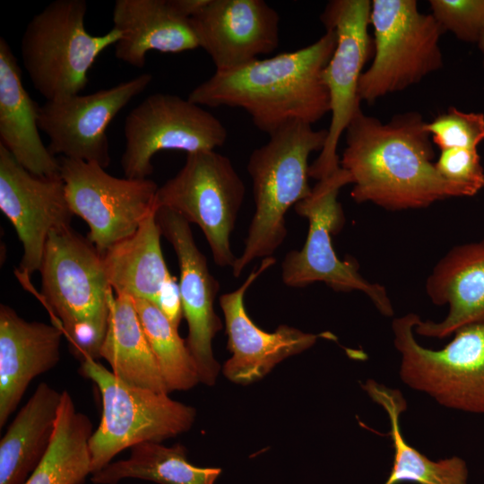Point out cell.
Instances as JSON below:
<instances>
[{"label": "cell", "mask_w": 484, "mask_h": 484, "mask_svg": "<svg viewBox=\"0 0 484 484\" xmlns=\"http://www.w3.org/2000/svg\"><path fill=\"white\" fill-rule=\"evenodd\" d=\"M109 315L100 357L122 382L156 393H169L147 341L133 298L108 296Z\"/></svg>", "instance_id": "cell-25"}, {"label": "cell", "mask_w": 484, "mask_h": 484, "mask_svg": "<svg viewBox=\"0 0 484 484\" xmlns=\"http://www.w3.org/2000/svg\"><path fill=\"white\" fill-rule=\"evenodd\" d=\"M374 58L359 82L360 100L372 103L418 83L443 65V28L415 0L371 1Z\"/></svg>", "instance_id": "cell-8"}, {"label": "cell", "mask_w": 484, "mask_h": 484, "mask_svg": "<svg viewBox=\"0 0 484 484\" xmlns=\"http://www.w3.org/2000/svg\"><path fill=\"white\" fill-rule=\"evenodd\" d=\"M327 134V129L315 130L308 123L290 121L251 152L246 169L253 182L255 212L244 250L231 267L234 277L253 260L272 256L283 243L285 215L311 194L308 158L322 151Z\"/></svg>", "instance_id": "cell-4"}, {"label": "cell", "mask_w": 484, "mask_h": 484, "mask_svg": "<svg viewBox=\"0 0 484 484\" xmlns=\"http://www.w3.org/2000/svg\"><path fill=\"white\" fill-rule=\"evenodd\" d=\"M363 388L371 400L385 411L390 421L393 460L384 484H468L469 471L463 459L452 456L433 461L405 441L400 428V417L407 405L399 391L374 380H367Z\"/></svg>", "instance_id": "cell-26"}, {"label": "cell", "mask_w": 484, "mask_h": 484, "mask_svg": "<svg viewBox=\"0 0 484 484\" xmlns=\"http://www.w3.org/2000/svg\"><path fill=\"white\" fill-rule=\"evenodd\" d=\"M425 128L441 151L477 149L484 141V114L463 112L451 107L433 121L426 123Z\"/></svg>", "instance_id": "cell-30"}, {"label": "cell", "mask_w": 484, "mask_h": 484, "mask_svg": "<svg viewBox=\"0 0 484 484\" xmlns=\"http://www.w3.org/2000/svg\"><path fill=\"white\" fill-rule=\"evenodd\" d=\"M156 220L161 235L172 245L178 261L183 315L188 325L186 345L195 362L200 382L213 385L220 365L213 355L212 341L222 328L214 310L220 284L210 272L206 257L195 245L190 223L163 207L157 209Z\"/></svg>", "instance_id": "cell-16"}, {"label": "cell", "mask_w": 484, "mask_h": 484, "mask_svg": "<svg viewBox=\"0 0 484 484\" xmlns=\"http://www.w3.org/2000/svg\"><path fill=\"white\" fill-rule=\"evenodd\" d=\"M79 372L97 385L102 403L99 425L89 441L91 474L125 449L175 437L194 422V408L169 393L129 385L96 359L81 361Z\"/></svg>", "instance_id": "cell-6"}, {"label": "cell", "mask_w": 484, "mask_h": 484, "mask_svg": "<svg viewBox=\"0 0 484 484\" xmlns=\"http://www.w3.org/2000/svg\"><path fill=\"white\" fill-rule=\"evenodd\" d=\"M0 210L22 244L19 272L25 277L39 271L50 231L70 227L74 215L60 174L34 175L1 144Z\"/></svg>", "instance_id": "cell-15"}, {"label": "cell", "mask_w": 484, "mask_h": 484, "mask_svg": "<svg viewBox=\"0 0 484 484\" xmlns=\"http://www.w3.org/2000/svg\"><path fill=\"white\" fill-rule=\"evenodd\" d=\"M274 263L272 256L264 258L239 288L220 298L228 336L227 348L231 353L223 366V374L237 384L247 385L263 378L281 361L309 349L321 337L285 324L268 333L247 315L244 304L246 291Z\"/></svg>", "instance_id": "cell-18"}, {"label": "cell", "mask_w": 484, "mask_h": 484, "mask_svg": "<svg viewBox=\"0 0 484 484\" xmlns=\"http://www.w3.org/2000/svg\"><path fill=\"white\" fill-rule=\"evenodd\" d=\"M169 2L177 14L191 19L204 6L207 0H169Z\"/></svg>", "instance_id": "cell-34"}, {"label": "cell", "mask_w": 484, "mask_h": 484, "mask_svg": "<svg viewBox=\"0 0 484 484\" xmlns=\"http://www.w3.org/2000/svg\"><path fill=\"white\" fill-rule=\"evenodd\" d=\"M160 236L155 211L132 236L102 254L106 275L116 295L125 294L155 304L171 275L163 257Z\"/></svg>", "instance_id": "cell-24"}, {"label": "cell", "mask_w": 484, "mask_h": 484, "mask_svg": "<svg viewBox=\"0 0 484 484\" xmlns=\"http://www.w3.org/2000/svg\"><path fill=\"white\" fill-rule=\"evenodd\" d=\"M190 22L216 71L271 54L280 42L279 13L264 0H207Z\"/></svg>", "instance_id": "cell-17"}, {"label": "cell", "mask_w": 484, "mask_h": 484, "mask_svg": "<svg viewBox=\"0 0 484 484\" xmlns=\"http://www.w3.org/2000/svg\"><path fill=\"white\" fill-rule=\"evenodd\" d=\"M483 65H484V63H483Z\"/></svg>", "instance_id": "cell-36"}, {"label": "cell", "mask_w": 484, "mask_h": 484, "mask_svg": "<svg viewBox=\"0 0 484 484\" xmlns=\"http://www.w3.org/2000/svg\"><path fill=\"white\" fill-rule=\"evenodd\" d=\"M478 46H479L480 49L481 50V52L484 54V32H483L480 41L478 42Z\"/></svg>", "instance_id": "cell-35"}, {"label": "cell", "mask_w": 484, "mask_h": 484, "mask_svg": "<svg viewBox=\"0 0 484 484\" xmlns=\"http://www.w3.org/2000/svg\"><path fill=\"white\" fill-rule=\"evenodd\" d=\"M85 0H55L34 15L21 40V55L34 89L47 100L79 94L88 72L121 32L91 35L85 28Z\"/></svg>", "instance_id": "cell-5"}, {"label": "cell", "mask_w": 484, "mask_h": 484, "mask_svg": "<svg viewBox=\"0 0 484 484\" xmlns=\"http://www.w3.org/2000/svg\"><path fill=\"white\" fill-rule=\"evenodd\" d=\"M418 112L388 123L360 109L349 124L340 167L352 178L350 195L388 210L422 208L462 191L437 171L431 136Z\"/></svg>", "instance_id": "cell-1"}, {"label": "cell", "mask_w": 484, "mask_h": 484, "mask_svg": "<svg viewBox=\"0 0 484 484\" xmlns=\"http://www.w3.org/2000/svg\"><path fill=\"white\" fill-rule=\"evenodd\" d=\"M113 28L121 32L115 46L117 59L142 68L146 54L180 53L199 48L190 19L177 14L169 0H117Z\"/></svg>", "instance_id": "cell-22"}, {"label": "cell", "mask_w": 484, "mask_h": 484, "mask_svg": "<svg viewBox=\"0 0 484 484\" xmlns=\"http://www.w3.org/2000/svg\"><path fill=\"white\" fill-rule=\"evenodd\" d=\"M227 136L220 120L188 99L168 93L149 95L125 119L123 172L128 178H148L153 172L151 159L160 151L186 154L215 151Z\"/></svg>", "instance_id": "cell-11"}, {"label": "cell", "mask_w": 484, "mask_h": 484, "mask_svg": "<svg viewBox=\"0 0 484 484\" xmlns=\"http://www.w3.org/2000/svg\"><path fill=\"white\" fill-rule=\"evenodd\" d=\"M41 298L80 361L100 359L109 315L103 255L71 226L50 231L39 268Z\"/></svg>", "instance_id": "cell-3"}, {"label": "cell", "mask_w": 484, "mask_h": 484, "mask_svg": "<svg viewBox=\"0 0 484 484\" xmlns=\"http://www.w3.org/2000/svg\"><path fill=\"white\" fill-rule=\"evenodd\" d=\"M180 444L143 442L131 447L127 459L110 462L91 474L95 484H117L124 479H140L159 484H214L221 469L190 463Z\"/></svg>", "instance_id": "cell-28"}, {"label": "cell", "mask_w": 484, "mask_h": 484, "mask_svg": "<svg viewBox=\"0 0 484 484\" xmlns=\"http://www.w3.org/2000/svg\"><path fill=\"white\" fill-rule=\"evenodd\" d=\"M151 80V73H142L91 94L47 100L39 106V128L49 138L50 153L106 169L110 163L108 126Z\"/></svg>", "instance_id": "cell-14"}, {"label": "cell", "mask_w": 484, "mask_h": 484, "mask_svg": "<svg viewBox=\"0 0 484 484\" xmlns=\"http://www.w3.org/2000/svg\"><path fill=\"white\" fill-rule=\"evenodd\" d=\"M371 1H330L321 14L325 29L336 34L334 52L322 73L330 98L332 114L327 138L316 160L309 166V177L321 180L340 167L337 148L354 116L361 109L359 82L372 54L368 34Z\"/></svg>", "instance_id": "cell-13"}, {"label": "cell", "mask_w": 484, "mask_h": 484, "mask_svg": "<svg viewBox=\"0 0 484 484\" xmlns=\"http://www.w3.org/2000/svg\"><path fill=\"white\" fill-rule=\"evenodd\" d=\"M245 185L230 160L215 151L186 154L181 169L159 187L157 208L169 209L200 227L219 266L237 257L230 234L245 197Z\"/></svg>", "instance_id": "cell-10"}, {"label": "cell", "mask_w": 484, "mask_h": 484, "mask_svg": "<svg viewBox=\"0 0 484 484\" xmlns=\"http://www.w3.org/2000/svg\"><path fill=\"white\" fill-rule=\"evenodd\" d=\"M133 301L169 393L195 386L200 378L186 340L153 303Z\"/></svg>", "instance_id": "cell-29"}, {"label": "cell", "mask_w": 484, "mask_h": 484, "mask_svg": "<svg viewBox=\"0 0 484 484\" xmlns=\"http://www.w3.org/2000/svg\"><path fill=\"white\" fill-rule=\"evenodd\" d=\"M419 317L409 313L392 324L402 381L442 406L484 414V322L458 329L444 348L431 350L415 339Z\"/></svg>", "instance_id": "cell-7"}, {"label": "cell", "mask_w": 484, "mask_h": 484, "mask_svg": "<svg viewBox=\"0 0 484 484\" xmlns=\"http://www.w3.org/2000/svg\"><path fill=\"white\" fill-rule=\"evenodd\" d=\"M435 166L446 181L462 191L463 196H473L484 187V169L477 149L442 150Z\"/></svg>", "instance_id": "cell-32"}, {"label": "cell", "mask_w": 484, "mask_h": 484, "mask_svg": "<svg viewBox=\"0 0 484 484\" xmlns=\"http://www.w3.org/2000/svg\"><path fill=\"white\" fill-rule=\"evenodd\" d=\"M429 4L445 31L478 44L484 32V0H430Z\"/></svg>", "instance_id": "cell-31"}, {"label": "cell", "mask_w": 484, "mask_h": 484, "mask_svg": "<svg viewBox=\"0 0 484 484\" xmlns=\"http://www.w3.org/2000/svg\"><path fill=\"white\" fill-rule=\"evenodd\" d=\"M39 106L23 87L22 71L12 48L0 38V144L29 172L59 175V160L43 143Z\"/></svg>", "instance_id": "cell-21"}, {"label": "cell", "mask_w": 484, "mask_h": 484, "mask_svg": "<svg viewBox=\"0 0 484 484\" xmlns=\"http://www.w3.org/2000/svg\"><path fill=\"white\" fill-rule=\"evenodd\" d=\"M62 392L38 385L0 441V484H24L46 454L55 430Z\"/></svg>", "instance_id": "cell-23"}, {"label": "cell", "mask_w": 484, "mask_h": 484, "mask_svg": "<svg viewBox=\"0 0 484 484\" xmlns=\"http://www.w3.org/2000/svg\"><path fill=\"white\" fill-rule=\"evenodd\" d=\"M427 293L436 305H447L440 322L422 321L417 334L445 338L458 329L484 322V240L452 248L436 265L426 283Z\"/></svg>", "instance_id": "cell-20"}, {"label": "cell", "mask_w": 484, "mask_h": 484, "mask_svg": "<svg viewBox=\"0 0 484 484\" xmlns=\"http://www.w3.org/2000/svg\"><path fill=\"white\" fill-rule=\"evenodd\" d=\"M92 433L91 419L76 410L71 394L63 391L50 445L24 484H83L91 474Z\"/></svg>", "instance_id": "cell-27"}, {"label": "cell", "mask_w": 484, "mask_h": 484, "mask_svg": "<svg viewBox=\"0 0 484 484\" xmlns=\"http://www.w3.org/2000/svg\"><path fill=\"white\" fill-rule=\"evenodd\" d=\"M154 305L177 329L184 315L179 285L176 277L170 275L166 281Z\"/></svg>", "instance_id": "cell-33"}, {"label": "cell", "mask_w": 484, "mask_h": 484, "mask_svg": "<svg viewBox=\"0 0 484 484\" xmlns=\"http://www.w3.org/2000/svg\"><path fill=\"white\" fill-rule=\"evenodd\" d=\"M352 184L349 172L341 168L318 180L311 194L295 205L296 212L307 219L308 233L300 250L290 251L281 264L285 285L302 288L316 281L324 282L335 291L359 290L376 309L392 316L393 309L386 290L365 280L356 262L341 260L333 246L332 236L342 227L344 214L337 197L340 190Z\"/></svg>", "instance_id": "cell-9"}, {"label": "cell", "mask_w": 484, "mask_h": 484, "mask_svg": "<svg viewBox=\"0 0 484 484\" xmlns=\"http://www.w3.org/2000/svg\"><path fill=\"white\" fill-rule=\"evenodd\" d=\"M58 160L69 206L88 224L86 238L99 253L132 236L157 211L154 181L116 177L96 163Z\"/></svg>", "instance_id": "cell-12"}, {"label": "cell", "mask_w": 484, "mask_h": 484, "mask_svg": "<svg viewBox=\"0 0 484 484\" xmlns=\"http://www.w3.org/2000/svg\"><path fill=\"white\" fill-rule=\"evenodd\" d=\"M64 332L22 318L12 307L0 306V428L16 410L30 382L60 360Z\"/></svg>", "instance_id": "cell-19"}, {"label": "cell", "mask_w": 484, "mask_h": 484, "mask_svg": "<svg viewBox=\"0 0 484 484\" xmlns=\"http://www.w3.org/2000/svg\"><path fill=\"white\" fill-rule=\"evenodd\" d=\"M336 42L334 30L325 29L315 42L298 50L215 71L187 99L202 107L240 108L268 135L290 121L313 125L330 112L322 73Z\"/></svg>", "instance_id": "cell-2"}]
</instances>
